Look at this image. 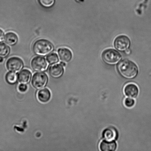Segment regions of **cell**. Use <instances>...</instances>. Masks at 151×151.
<instances>
[{
  "mask_svg": "<svg viewBox=\"0 0 151 151\" xmlns=\"http://www.w3.org/2000/svg\"><path fill=\"white\" fill-rule=\"evenodd\" d=\"M102 58L106 64L114 65L119 63L122 57L119 52L115 50L109 49L104 51L102 54Z\"/></svg>",
  "mask_w": 151,
  "mask_h": 151,
  "instance_id": "3957f363",
  "label": "cell"
},
{
  "mask_svg": "<svg viewBox=\"0 0 151 151\" xmlns=\"http://www.w3.org/2000/svg\"><path fill=\"white\" fill-rule=\"evenodd\" d=\"M47 60L48 62L50 64L57 63L59 61V58L56 53L50 54L47 57Z\"/></svg>",
  "mask_w": 151,
  "mask_h": 151,
  "instance_id": "d6986e66",
  "label": "cell"
},
{
  "mask_svg": "<svg viewBox=\"0 0 151 151\" xmlns=\"http://www.w3.org/2000/svg\"><path fill=\"white\" fill-rule=\"evenodd\" d=\"M60 64L63 66H65V63L63 62L61 63Z\"/></svg>",
  "mask_w": 151,
  "mask_h": 151,
  "instance_id": "d4e9b609",
  "label": "cell"
},
{
  "mask_svg": "<svg viewBox=\"0 0 151 151\" xmlns=\"http://www.w3.org/2000/svg\"><path fill=\"white\" fill-rule=\"evenodd\" d=\"M3 58H2V57H0V63H2L3 62L4 59Z\"/></svg>",
  "mask_w": 151,
  "mask_h": 151,
  "instance_id": "cb8c5ba5",
  "label": "cell"
},
{
  "mask_svg": "<svg viewBox=\"0 0 151 151\" xmlns=\"http://www.w3.org/2000/svg\"><path fill=\"white\" fill-rule=\"evenodd\" d=\"M18 38L17 35L13 32H8L6 34L5 41L9 45L13 46L16 45L18 42Z\"/></svg>",
  "mask_w": 151,
  "mask_h": 151,
  "instance_id": "9a60e30c",
  "label": "cell"
},
{
  "mask_svg": "<svg viewBox=\"0 0 151 151\" xmlns=\"http://www.w3.org/2000/svg\"><path fill=\"white\" fill-rule=\"evenodd\" d=\"M10 51V48L8 45L3 42H0V57L4 58L8 56Z\"/></svg>",
  "mask_w": 151,
  "mask_h": 151,
  "instance_id": "2e32d148",
  "label": "cell"
},
{
  "mask_svg": "<svg viewBox=\"0 0 151 151\" xmlns=\"http://www.w3.org/2000/svg\"><path fill=\"white\" fill-rule=\"evenodd\" d=\"M6 66L9 71L17 73L22 69L24 67V63L20 58L17 57H12L7 61Z\"/></svg>",
  "mask_w": 151,
  "mask_h": 151,
  "instance_id": "5b68a950",
  "label": "cell"
},
{
  "mask_svg": "<svg viewBox=\"0 0 151 151\" xmlns=\"http://www.w3.org/2000/svg\"><path fill=\"white\" fill-rule=\"evenodd\" d=\"M18 78L17 74L15 73L10 71L7 73L5 76L6 80L8 83L11 85L14 84L17 82Z\"/></svg>",
  "mask_w": 151,
  "mask_h": 151,
  "instance_id": "e0dca14e",
  "label": "cell"
},
{
  "mask_svg": "<svg viewBox=\"0 0 151 151\" xmlns=\"http://www.w3.org/2000/svg\"><path fill=\"white\" fill-rule=\"evenodd\" d=\"M63 67L61 64L51 66L48 71L50 75L54 78H60L64 74V69Z\"/></svg>",
  "mask_w": 151,
  "mask_h": 151,
  "instance_id": "9c48e42d",
  "label": "cell"
},
{
  "mask_svg": "<svg viewBox=\"0 0 151 151\" xmlns=\"http://www.w3.org/2000/svg\"><path fill=\"white\" fill-rule=\"evenodd\" d=\"M48 81V77L45 73H35L32 80V85L37 89L43 88L46 86Z\"/></svg>",
  "mask_w": 151,
  "mask_h": 151,
  "instance_id": "277c9868",
  "label": "cell"
},
{
  "mask_svg": "<svg viewBox=\"0 0 151 151\" xmlns=\"http://www.w3.org/2000/svg\"><path fill=\"white\" fill-rule=\"evenodd\" d=\"M32 76V73L29 70H23L20 71L18 74L19 81L23 84H28L30 81Z\"/></svg>",
  "mask_w": 151,
  "mask_h": 151,
  "instance_id": "4fadbf2b",
  "label": "cell"
},
{
  "mask_svg": "<svg viewBox=\"0 0 151 151\" xmlns=\"http://www.w3.org/2000/svg\"><path fill=\"white\" fill-rule=\"evenodd\" d=\"M124 92L126 96L131 98H136L138 95L139 90L136 85L133 83L126 85L124 88Z\"/></svg>",
  "mask_w": 151,
  "mask_h": 151,
  "instance_id": "ba28073f",
  "label": "cell"
},
{
  "mask_svg": "<svg viewBox=\"0 0 151 151\" xmlns=\"http://www.w3.org/2000/svg\"><path fill=\"white\" fill-rule=\"evenodd\" d=\"M119 73L124 78L131 79L134 78L138 73V68L134 63L128 60L120 61L117 66Z\"/></svg>",
  "mask_w": 151,
  "mask_h": 151,
  "instance_id": "6da1fadb",
  "label": "cell"
},
{
  "mask_svg": "<svg viewBox=\"0 0 151 151\" xmlns=\"http://www.w3.org/2000/svg\"><path fill=\"white\" fill-rule=\"evenodd\" d=\"M58 53L60 59L64 63H68L71 60L73 54L68 48H61L58 50Z\"/></svg>",
  "mask_w": 151,
  "mask_h": 151,
  "instance_id": "7c38bea8",
  "label": "cell"
},
{
  "mask_svg": "<svg viewBox=\"0 0 151 151\" xmlns=\"http://www.w3.org/2000/svg\"><path fill=\"white\" fill-rule=\"evenodd\" d=\"M38 98L41 102L46 103L51 99V93L49 89L45 88L41 89L38 93Z\"/></svg>",
  "mask_w": 151,
  "mask_h": 151,
  "instance_id": "5bb4252c",
  "label": "cell"
},
{
  "mask_svg": "<svg viewBox=\"0 0 151 151\" xmlns=\"http://www.w3.org/2000/svg\"><path fill=\"white\" fill-rule=\"evenodd\" d=\"M99 148L101 151H116L118 145L115 141H108L103 140L100 143Z\"/></svg>",
  "mask_w": 151,
  "mask_h": 151,
  "instance_id": "30bf717a",
  "label": "cell"
},
{
  "mask_svg": "<svg viewBox=\"0 0 151 151\" xmlns=\"http://www.w3.org/2000/svg\"><path fill=\"white\" fill-rule=\"evenodd\" d=\"M118 132L114 127H109L105 129L103 132V136L105 140L108 141H115L118 138Z\"/></svg>",
  "mask_w": 151,
  "mask_h": 151,
  "instance_id": "8fae6325",
  "label": "cell"
},
{
  "mask_svg": "<svg viewBox=\"0 0 151 151\" xmlns=\"http://www.w3.org/2000/svg\"><path fill=\"white\" fill-rule=\"evenodd\" d=\"M32 69L35 71L41 72L47 69L48 64L45 58L42 57H35L32 59L31 63Z\"/></svg>",
  "mask_w": 151,
  "mask_h": 151,
  "instance_id": "8992f818",
  "label": "cell"
},
{
  "mask_svg": "<svg viewBox=\"0 0 151 151\" xmlns=\"http://www.w3.org/2000/svg\"><path fill=\"white\" fill-rule=\"evenodd\" d=\"M5 35L2 29H0V42H2L5 39Z\"/></svg>",
  "mask_w": 151,
  "mask_h": 151,
  "instance_id": "7402d4cb",
  "label": "cell"
},
{
  "mask_svg": "<svg viewBox=\"0 0 151 151\" xmlns=\"http://www.w3.org/2000/svg\"><path fill=\"white\" fill-rule=\"evenodd\" d=\"M135 101L132 98H126L124 101V105L126 107L128 108L133 107L135 104Z\"/></svg>",
  "mask_w": 151,
  "mask_h": 151,
  "instance_id": "ffe728a7",
  "label": "cell"
},
{
  "mask_svg": "<svg viewBox=\"0 0 151 151\" xmlns=\"http://www.w3.org/2000/svg\"><path fill=\"white\" fill-rule=\"evenodd\" d=\"M39 4L44 8H49L53 6L55 0H38Z\"/></svg>",
  "mask_w": 151,
  "mask_h": 151,
  "instance_id": "ac0fdd59",
  "label": "cell"
},
{
  "mask_svg": "<svg viewBox=\"0 0 151 151\" xmlns=\"http://www.w3.org/2000/svg\"><path fill=\"white\" fill-rule=\"evenodd\" d=\"M130 45V41L127 37L122 35L118 37L114 42L116 48L120 52H124L128 49Z\"/></svg>",
  "mask_w": 151,
  "mask_h": 151,
  "instance_id": "52a82bcc",
  "label": "cell"
},
{
  "mask_svg": "<svg viewBox=\"0 0 151 151\" xmlns=\"http://www.w3.org/2000/svg\"><path fill=\"white\" fill-rule=\"evenodd\" d=\"M126 53L127 54H129L130 52V51L129 50L127 49V50L125 51Z\"/></svg>",
  "mask_w": 151,
  "mask_h": 151,
  "instance_id": "603a6c76",
  "label": "cell"
},
{
  "mask_svg": "<svg viewBox=\"0 0 151 151\" xmlns=\"http://www.w3.org/2000/svg\"><path fill=\"white\" fill-rule=\"evenodd\" d=\"M32 48L35 54L40 56H45L50 55L54 49L52 42L43 39L39 40L35 42Z\"/></svg>",
  "mask_w": 151,
  "mask_h": 151,
  "instance_id": "7a4b0ae2",
  "label": "cell"
},
{
  "mask_svg": "<svg viewBox=\"0 0 151 151\" xmlns=\"http://www.w3.org/2000/svg\"><path fill=\"white\" fill-rule=\"evenodd\" d=\"M27 86L26 84H23L21 83L19 86V90L21 92H25L27 91Z\"/></svg>",
  "mask_w": 151,
  "mask_h": 151,
  "instance_id": "44dd1931",
  "label": "cell"
}]
</instances>
